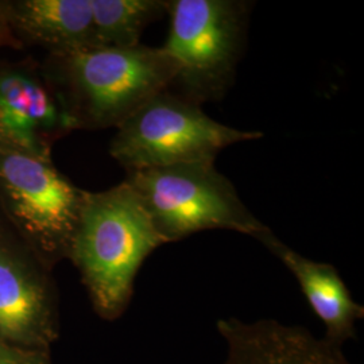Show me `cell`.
<instances>
[{"label": "cell", "mask_w": 364, "mask_h": 364, "mask_svg": "<svg viewBox=\"0 0 364 364\" xmlns=\"http://www.w3.org/2000/svg\"><path fill=\"white\" fill-rule=\"evenodd\" d=\"M117 129L109 154L127 171L215 161L223 149L263 136L213 120L170 90L153 96Z\"/></svg>", "instance_id": "5b68a950"}, {"label": "cell", "mask_w": 364, "mask_h": 364, "mask_svg": "<svg viewBox=\"0 0 364 364\" xmlns=\"http://www.w3.org/2000/svg\"><path fill=\"white\" fill-rule=\"evenodd\" d=\"M85 196L53 159L0 150V213L52 270L69 258Z\"/></svg>", "instance_id": "8992f818"}, {"label": "cell", "mask_w": 364, "mask_h": 364, "mask_svg": "<svg viewBox=\"0 0 364 364\" xmlns=\"http://www.w3.org/2000/svg\"><path fill=\"white\" fill-rule=\"evenodd\" d=\"M73 130L41 63L0 60V150L52 159L54 144Z\"/></svg>", "instance_id": "ba28073f"}, {"label": "cell", "mask_w": 364, "mask_h": 364, "mask_svg": "<svg viewBox=\"0 0 364 364\" xmlns=\"http://www.w3.org/2000/svg\"><path fill=\"white\" fill-rule=\"evenodd\" d=\"M11 48L15 50L23 49L21 42L15 38L7 15V0H0V49Z\"/></svg>", "instance_id": "5bb4252c"}, {"label": "cell", "mask_w": 364, "mask_h": 364, "mask_svg": "<svg viewBox=\"0 0 364 364\" xmlns=\"http://www.w3.org/2000/svg\"><path fill=\"white\" fill-rule=\"evenodd\" d=\"M93 45L134 48L144 28L166 13L164 0H91Z\"/></svg>", "instance_id": "7c38bea8"}, {"label": "cell", "mask_w": 364, "mask_h": 364, "mask_svg": "<svg viewBox=\"0 0 364 364\" xmlns=\"http://www.w3.org/2000/svg\"><path fill=\"white\" fill-rule=\"evenodd\" d=\"M7 15L23 48L60 54L95 46L91 0H7Z\"/></svg>", "instance_id": "8fae6325"}, {"label": "cell", "mask_w": 364, "mask_h": 364, "mask_svg": "<svg viewBox=\"0 0 364 364\" xmlns=\"http://www.w3.org/2000/svg\"><path fill=\"white\" fill-rule=\"evenodd\" d=\"M162 245L166 243L127 182L102 192L87 191L68 259L99 317L115 321L126 312L136 274Z\"/></svg>", "instance_id": "6da1fadb"}, {"label": "cell", "mask_w": 364, "mask_h": 364, "mask_svg": "<svg viewBox=\"0 0 364 364\" xmlns=\"http://www.w3.org/2000/svg\"><path fill=\"white\" fill-rule=\"evenodd\" d=\"M0 336L15 346L52 351L60 336L53 270L0 213Z\"/></svg>", "instance_id": "52a82bcc"}, {"label": "cell", "mask_w": 364, "mask_h": 364, "mask_svg": "<svg viewBox=\"0 0 364 364\" xmlns=\"http://www.w3.org/2000/svg\"><path fill=\"white\" fill-rule=\"evenodd\" d=\"M41 64L76 130L117 127L153 96L170 90L177 75L164 48L142 43L48 54Z\"/></svg>", "instance_id": "7a4b0ae2"}, {"label": "cell", "mask_w": 364, "mask_h": 364, "mask_svg": "<svg viewBox=\"0 0 364 364\" xmlns=\"http://www.w3.org/2000/svg\"><path fill=\"white\" fill-rule=\"evenodd\" d=\"M135 191L165 243L205 230H231L258 237L269 230L243 204L232 182L215 161L127 171Z\"/></svg>", "instance_id": "3957f363"}, {"label": "cell", "mask_w": 364, "mask_h": 364, "mask_svg": "<svg viewBox=\"0 0 364 364\" xmlns=\"http://www.w3.org/2000/svg\"><path fill=\"white\" fill-rule=\"evenodd\" d=\"M216 326L225 344L224 364H352L343 347L305 326L236 317L220 318Z\"/></svg>", "instance_id": "9c48e42d"}, {"label": "cell", "mask_w": 364, "mask_h": 364, "mask_svg": "<svg viewBox=\"0 0 364 364\" xmlns=\"http://www.w3.org/2000/svg\"><path fill=\"white\" fill-rule=\"evenodd\" d=\"M257 240L296 277L313 313L326 328L323 338L343 347L356 336V323L364 317V306L352 299L335 266L305 258L279 240L270 228Z\"/></svg>", "instance_id": "30bf717a"}, {"label": "cell", "mask_w": 364, "mask_h": 364, "mask_svg": "<svg viewBox=\"0 0 364 364\" xmlns=\"http://www.w3.org/2000/svg\"><path fill=\"white\" fill-rule=\"evenodd\" d=\"M248 9L237 0H166L170 28L162 48L177 65L170 88L198 105L228 91L245 45Z\"/></svg>", "instance_id": "277c9868"}, {"label": "cell", "mask_w": 364, "mask_h": 364, "mask_svg": "<svg viewBox=\"0 0 364 364\" xmlns=\"http://www.w3.org/2000/svg\"><path fill=\"white\" fill-rule=\"evenodd\" d=\"M50 352L19 347L0 336V364H53Z\"/></svg>", "instance_id": "4fadbf2b"}]
</instances>
